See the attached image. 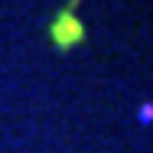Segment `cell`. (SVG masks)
<instances>
[{"instance_id": "obj_1", "label": "cell", "mask_w": 153, "mask_h": 153, "mask_svg": "<svg viewBox=\"0 0 153 153\" xmlns=\"http://www.w3.org/2000/svg\"><path fill=\"white\" fill-rule=\"evenodd\" d=\"M75 7H78V0H68L52 16V23H49V39H52V46L59 52H68V49H75V46L85 42V23L78 20Z\"/></svg>"}]
</instances>
